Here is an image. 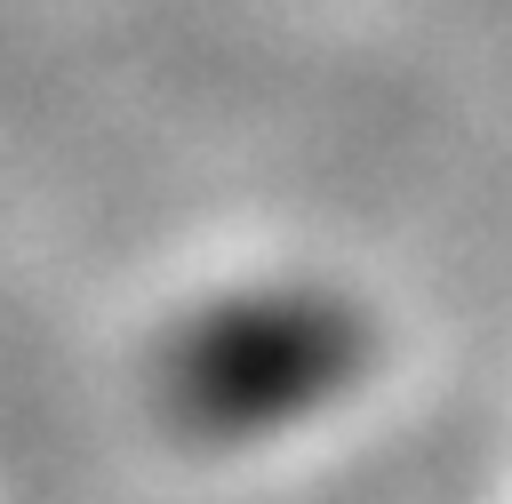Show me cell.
Segmentation results:
<instances>
[{"instance_id": "6da1fadb", "label": "cell", "mask_w": 512, "mask_h": 504, "mask_svg": "<svg viewBox=\"0 0 512 504\" xmlns=\"http://www.w3.org/2000/svg\"><path fill=\"white\" fill-rule=\"evenodd\" d=\"M344 352H352V328H344L336 304L272 288V296L216 304V312L192 328L176 376H184V392H192L208 416L256 424V416H280V408L312 400L320 384H336Z\"/></svg>"}]
</instances>
